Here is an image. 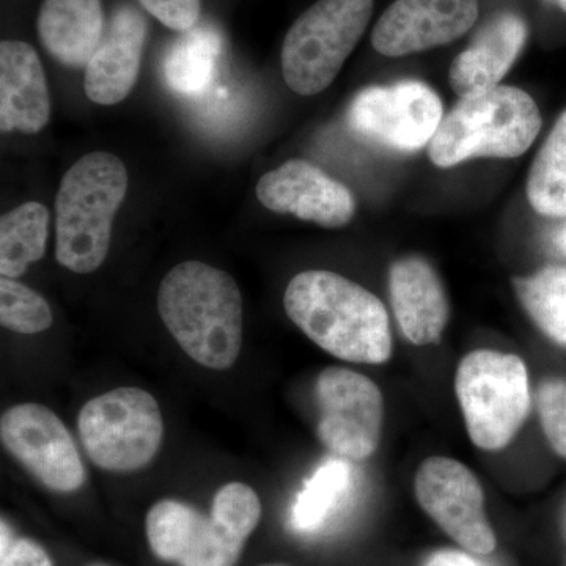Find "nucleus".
Segmentation results:
<instances>
[{"instance_id": "nucleus-28", "label": "nucleus", "mask_w": 566, "mask_h": 566, "mask_svg": "<svg viewBox=\"0 0 566 566\" xmlns=\"http://www.w3.org/2000/svg\"><path fill=\"white\" fill-rule=\"evenodd\" d=\"M142 9L175 32L196 28L202 14V0H137Z\"/></svg>"}, {"instance_id": "nucleus-9", "label": "nucleus", "mask_w": 566, "mask_h": 566, "mask_svg": "<svg viewBox=\"0 0 566 566\" xmlns=\"http://www.w3.org/2000/svg\"><path fill=\"white\" fill-rule=\"evenodd\" d=\"M316 400L323 446L345 460L374 455L381 442L385 398L370 378L349 368H326L316 381Z\"/></svg>"}, {"instance_id": "nucleus-20", "label": "nucleus", "mask_w": 566, "mask_h": 566, "mask_svg": "<svg viewBox=\"0 0 566 566\" xmlns=\"http://www.w3.org/2000/svg\"><path fill=\"white\" fill-rule=\"evenodd\" d=\"M222 35L211 24H197L174 41L164 61L167 87L181 96L207 92L218 73Z\"/></svg>"}, {"instance_id": "nucleus-5", "label": "nucleus", "mask_w": 566, "mask_h": 566, "mask_svg": "<svg viewBox=\"0 0 566 566\" xmlns=\"http://www.w3.org/2000/svg\"><path fill=\"white\" fill-rule=\"evenodd\" d=\"M455 390L465 428L479 449H504L526 422L531 386L516 354L476 349L458 365Z\"/></svg>"}, {"instance_id": "nucleus-11", "label": "nucleus", "mask_w": 566, "mask_h": 566, "mask_svg": "<svg viewBox=\"0 0 566 566\" xmlns=\"http://www.w3.org/2000/svg\"><path fill=\"white\" fill-rule=\"evenodd\" d=\"M0 438L10 455L55 493H73L85 483L84 463L69 428L46 406L22 403L3 412Z\"/></svg>"}, {"instance_id": "nucleus-2", "label": "nucleus", "mask_w": 566, "mask_h": 566, "mask_svg": "<svg viewBox=\"0 0 566 566\" xmlns=\"http://www.w3.org/2000/svg\"><path fill=\"white\" fill-rule=\"evenodd\" d=\"M159 316L182 352L211 370H229L243 346V296L232 275L182 262L159 285Z\"/></svg>"}, {"instance_id": "nucleus-12", "label": "nucleus", "mask_w": 566, "mask_h": 566, "mask_svg": "<svg viewBox=\"0 0 566 566\" xmlns=\"http://www.w3.org/2000/svg\"><path fill=\"white\" fill-rule=\"evenodd\" d=\"M479 0H395L376 22L371 44L386 57L444 46L471 31Z\"/></svg>"}, {"instance_id": "nucleus-15", "label": "nucleus", "mask_w": 566, "mask_h": 566, "mask_svg": "<svg viewBox=\"0 0 566 566\" xmlns=\"http://www.w3.org/2000/svg\"><path fill=\"white\" fill-rule=\"evenodd\" d=\"M147 33L148 22L136 7L123 3L112 11L102 43L85 66L84 91L91 102L114 106L132 93Z\"/></svg>"}, {"instance_id": "nucleus-32", "label": "nucleus", "mask_w": 566, "mask_h": 566, "mask_svg": "<svg viewBox=\"0 0 566 566\" xmlns=\"http://www.w3.org/2000/svg\"><path fill=\"white\" fill-rule=\"evenodd\" d=\"M557 2H558V6L562 7V10H564L566 13V0H557Z\"/></svg>"}, {"instance_id": "nucleus-22", "label": "nucleus", "mask_w": 566, "mask_h": 566, "mask_svg": "<svg viewBox=\"0 0 566 566\" xmlns=\"http://www.w3.org/2000/svg\"><path fill=\"white\" fill-rule=\"evenodd\" d=\"M527 199L538 214L566 218V111L536 153L527 178Z\"/></svg>"}, {"instance_id": "nucleus-4", "label": "nucleus", "mask_w": 566, "mask_h": 566, "mask_svg": "<svg viewBox=\"0 0 566 566\" xmlns=\"http://www.w3.org/2000/svg\"><path fill=\"white\" fill-rule=\"evenodd\" d=\"M542 114L527 92L510 85L464 96L444 115L428 156L441 169L471 158H517L534 144Z\"/></svg>"}, {"instance_id": "nucleus-27", "label": "nucleus", "mask_w": 566, "mask_h": 566, "mask_svg": "<svg viewBox=\"0 0 566 566\" xmlns=\"http://www.w3.org/2000/svg\"><path fill=\"white\" fill-rule=\"evenodd\" d=\"M539 422L554 452L566 460V381L549 379L536 394Z\"/></svg>"}, {"instance_id": "nucleus-23", "label": "nucleus", "mask_w": 566, "mask_h": 566, "mask_svg": "<svg viewBox=\"0 0 566 566\" xmlns=\"http://www.w3.org/2000/svg\"><path fill=\"white\" fill-rule=\"evenodd\" d=\"M353 482L352 464L345 458H331L316 469L297 494L292 510V524L297 532L318 531Z\"/></svg>"}, {"instance_id": "nucleus-17", "label": "nucleus", "mask_w": 566, "mask_h": 566, "mask_svg": "<svg viewBox=\"0 0 566 566\" xmlns=\"http://www.w3.org/2000/svg\"><path fill=\"white\" fill-rule=\"evenodd\" d=\"M51 117L46 74L31 44L0 43V129L40 133Z\"/></svg>"}, {"instance_id": "nucleus-29", "label": "nucleus", "mask_w": 566, "mask_h": 566, "mask_svg": "<svg viewBox=\"0 0 566 566\" xmlns=\"http://www.w3.org/2000/svg\"><path fill=\"white\" fill-rule=\"evenodd\" d=\"M0 566H54L43 546L29 538H14L6 520L0 531Z\"/></svg>"}, {"instance_id": "nucleus-24", "label": "nucleus", "mask_w": 566, "mask_h": 566, "mask_svg": "<svg viewBox=\"0 0 566 566\" xmlns=\"http://www.w3.org/2000/svg\"><path fill=\"white\" fill-rule=\"evenodd\" d=\"M513 285L536 326L551 340L566 345V268H545L531 277H516Z\"/></svg>"}, {"instance_id": "nucleus-14", "label": "nucleus", "mask_w": 566, "mask_h": 566, "mask_svg": "<svg viewBox=\"0 0 566 566\" xmlns=\"http://www.w3.org/2000/svg\"><path fill=\"white\" fill-rule=\"evenodd\" d=\"M262 502L241 482L223 485L212 499L210 516L197 512L185 556L178 566H234L259 526Z\"/></svg>"}, {"instance_id": "nucleus-25", "label": "nucleus", "mask_w": 566, "mask_h": 566, "mask_svg": "<svg viewBox=\"0 0 566 566\" xmlns=\"http://www.w3.org/2000/svg\"><path fill=\"white\" fill-rule=\"evenodd\" d=\"M197 512L199 510L175 499H163L148 510L145 532L148 545L159 560L172 564L181 560Z\"/></svg>"}, {"instance_id": "nucleus-21", "label": "nucleus", "mask_w": 566, "mask_h": 566, "mask_svg": "<svg viewBox=\"0 0 566 566\" xmlns=\"http://www.w3.org/2000/svg\"><path fill=\"white\" fill-rule=\"evenodd\" d=\"M50 211L39 202L22 203L0 219V274L17 279L46 253Z\"/></svg>"}, {"instance_id": "nucleus-26", "label": "nucleus", "mask_w": 566, "mask_h": 566, "mask_svg": "<svg viewBox=\"0 0 566 566\" xmlns=\"http://www.w3.org/2000/svg\"><path fill=\"white\" fill-rule=\"evenodd\" d=\"M0 323L18 334H40L50 329L54 316L48 301L35 290L11 277L0 279Z\"/></svg>"}, {"instance_id": "nucleus-16", "label": "nucleus", "mask_w": 566, "mask_h": 566, "mask_svg": "<svg viewBox=\"0 0 566 566\" xmlns=\"http://www.w3.org/2000/svg\"><path fill=\"white\" fill-rule=\"evenodd\" d=\"M389 289L405 337L417 346L441 340L449 322V300L433 266L422 256H403L390 266Z\"/></svg>"}, {"instance_id": "nucleus-18", "label": "nucleus", "mask_w": 566, "mask_h": 566, "mask_svg": "<svg viewBox=\"0 0 566 566\" xmlns=\"http://www.w3.org/2000/svg\"><path fill=\"white\" fill-rule=\"evenodd\" d=\"M526 40V22L517 14H495L450 66L449 81L453 92L464 98L497 87Z\"/></svg>"}, {"instance_id": "nucleus-13", "label": "nucleus", "mask_w": 566, "mask_h": 566, "mask_svg": "<svg viewBox=\"0 0 566 566\" xmlns=\"http://www.w3.org/2000/svg\"><path fill=\"white\" fill-rule=\"evenodd\" d=\"M260 203L277 214H292L326 229L348 226L356 214V200L345 185L315 164L290 159L260 178Z\"/></svg>"}, {"instance_id": "nucleus-31", "label": "nucleus", "mask_w": 566, "mask_h": 566, "mask_svg": "<svg viewBox=\"0 0 566 566\" xmlns=\"http://www.w3.org/2000/svg\"><path fill=\"white\" fill-rule=\"evenodd\" d=\"M556 244L557 248L560 249V251L566 255V227L558 230V233L556 234Z\"/></svg>"}, {"instance_id": "nucleus-33", "label": "nucleus", "mask_w": 566, "mask_h": 566, "mask_svg": "<svg viewBox=\"0 0 566 566\" xmlns=\"http://www.w3.org/2000/svg\"><path fill=\"white\" fill-rule=\"evenodd\" d=\"M263 566H285V565H263Z\"/></svg>"}, {"instance_id": "nucleus-8", "label": "nucleus", "mask_w": 566, "mask_h": 566, "mask_svg": "<svg viewBox=\"0 0 566 566\" xmlns=\"http://www.w3.org/2000/svg\"><path fill=\"white\" fill-rule=\"evenodd\" d=\"M442 118L441 98L420 81L364 88L354 96L346 114L349 128L357 136L403 153L430 144Z\"/></svg>"}, {"instance_id": "nucleus-7", "label": "nucleus", "mask_w": 566, "mask_h": 566, "mask_svg": "<svg viewBox=\"0 0 566 566\" xmlns=\"http://www.w3.org/2000/svg\"><path fill=\"white\" fill-rule=\"evenodd\" d=\"M82 447L103 471L134 472L161 449L164 420L158 401L139 387H118L82 406Z\"/></svg>"}, {"instance_id": "nucleus-6", "label": "nucleus", "mask_w": 566, "mask_h": 566, "mask_svg": "<svg viewBox=\"0 0 566 566\" xmlns=\"http://www.w3.org/2000/svg\"><path fill=\"white\" fill-rule=\"evenodd\" d=\"M374 0H318L304 11L282 44V74L297 95L314 96L333 84L363 39Z\"/></svg>"}, {"instance_id": "nucleus-30", "label": "nucleus", "mask_w": 566, "mask_h": 566, "mask_svg": "<svg viewBox=\"0 0 566 566\" xmlns=\"http://www.w3.org/2000/svg\"><path fill=\"white\" fill-rule=\"evenodd\" d=\"M424 566H479L469 554L455 549L438 551Z\"/></svg>"}, {"instance_id": "nucleus-19", "label": "nucleus", "mask_w": 566, "mask_h": 566, "mask_svg": "<svg viewBox=\"0 0 566 566\" xmlns=\"http://www.w3.org/2000/svg\"><path fill=\"white\" fill-rule=\"evenodd\" d=\"M36 29L41 44L54 61L70 69H85L106 32L103 2L44 0Z\"/></svg>"}, {"instance_id": "nucleus-10", "label": "nucleus", "mask_w": 566, "mask_h": 566, "mask_svg": "<svg viewBox=\"0 0 566 566\" xmlns=\"http://www.w3.org/2000/svg\"><path fill=\"white\" fill-rule=\"evenodd\" d=\"M415 490L423 512L458 545L476 556L493 553L497 538L486 517L485 494L468 465L453 458H427Z\"/></svg>"}, {"instance_id": "nucleus-3", "label": "nucleus", "mask_w": 566, "mask_h": 566, "mask_svg": "<svg viewBox=\"0 0 566 566\" xmlns=\"http://www.w3.org/2000/svg\"><path fill=\"white\" fill-rule=\"evenodd\" d=\"M128 191L117 156L93 151L62 178L55 199V259L76 274H91L107 259L112 223Z\"/></svg>"}, {"instance_id": "nucleus-1", "label": "nucleus", "mask_w": 566, "mask_h": 566, "mask_svg": "<svg viewBox=\"0 0 566 566\" xmlns=\"http://www.w3.org/2000/svg\"><path fill=\"white\" fill-rule=\"evenodd\" d=\"M283 305L289 318L337 359L378 365L392 356V331L385 304L344 275L331 271L294 275Z\"/></svg>"}]
</instances>
